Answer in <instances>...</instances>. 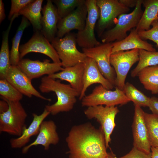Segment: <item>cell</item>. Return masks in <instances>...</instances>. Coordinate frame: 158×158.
I'll return each instance as SVG.
<instances>
[{
	"label": "cell",
	"mask_w": 158,
	"mask_h": 158,
	"mask_svg": "<svg viewBox=\"0 0 158 158\" xmlns=\"http://www.w3.org/2000/svg\"><path fill=\"white\" fill-rule=\"evenodd\" d=\"M66 141L69 158H107L108 152L101 128L90 123L73 126Z\"/></svg>",
	"instance_id": "cell-1"
},
{
	"label": "cell",
	"mask_w": 158,
	"mask_h": 158,
	"mask_svg": "<svg viewBox=\"0 0 158 158\" xmlns=\"http://www.w3.org/2000/svg\"><path fill=\"white\" fill-rule=\"evenodd\" d=\"M39 89L43 93L53 92L55 93L56 102L51 105H46L45 108L53 115L72 110L76 102L77 97L80 95L79 93L70 84L62 83L48 76L42 78Z\"/></svg>",
	"instance_id": "cell-2"
},
{
	"label": "cell",
	"mask_w": 158,
	"mask_h": 158,
	"mask_svg": "<svg viewBox=\"0 0 158 158\" xmlns=\"http://www.w3.org/2000/svg\"><path fill=\"white\" fill-rule=\"evenodd\" d=\"M8 104L6 111L0 114V132L20 136L26 126V112L20 102H11L3 98Z\"/></svg>",
	"instance_id": "cell-3"
},
{
	"label": "cell",
	"mask_w": 158,
	"mask_h": 158,
	"mask_svg": "<svg viewBox=\"0 0 158 158\" xmlns=\"http://www.w3.org/2000/svg\"><path fill=\"white\" fill-rule=\"evenodd\" d=\"M142 2V0H137L135 8L131 12L118 16L115 27L104 32L100 37L103 43L121 40L127 36L128 31L136 27L143 12L141 8Z\"/></svg>",
	"instance_id": "cell-4"
},
{
	"label": "cell",
	"mask_w": 158,
	"mask_h": 158,
	"mask_svg": "<svg viewBox=\"0 0 158 158\" xmlns=\"http://www.w3.org/2000/svg\"><path fill=\"white\" fill-rule=\"evenodd\" d=\"M51 43L56 50L63 68L83 63L87 57L77 49L76 34L70 32L61 38L56 37Z\"/></svg>",
	"instance_id": "cell-5"
},
{
	"label": "cell",
	"mask_w": 158,
	"mask_h": 158,
	"mask_svg": "<svg viewBox=\"0 0 158 158\" xmlns=\"http://www.w3.org/2000/svg\"><path fill=\"white\" fill-rule=\"evenodd\" d=\"M130 100L123 90L117 87L114 90H108L101 85L97 86L92 92L81 100V105L90 107L99 105L108 106L125 104Z\"/></svg>",
	"instance_id": "cell-6"
},
{
	"label": "cell",
	"mask_w": 158,
	"mask_h": 158,
	"mask_svg": "<svg viewBox=\"0 0 158 158\" xmlns=\"http://www.w3.org/2000/svg\"><path fill=\"white\" fill-rule=\"evenodd\" d=\"M119 111L115 106L102 105L88 107L84 111V114L88 118H95L100 124V128L104 135L107 148L109 147L111 140L110 136L116 126V116Z\"/></svg>",
	"instance_id": "cell-7"
},
{
	"label": "cell",
	"mask_w": 158,
	"mask_h": 158,
	"mask_svg": "<svg viewBox=\"0 0 158 158\" xmlns=\"http://www.w3.org/2000/svg\"><path fill=\"white\" fill-rule=\"evenodd\" d=\"M87 15L85 26L76 34L77 44L82 48H90L101 44L97 40L95 34L96 22L99 18V10L96 0H86Z\"/></svg>",
	"instance_id": "cell-8"
},
{
	"label": "cell",
	"mask_w": 158,
	"mask_h": 158,
	"mask_svg": "<svg viewBox=\"0 0 158 158\" xmlns=\"http://www.w3.org/2000/svg\"><path fill=\"white\" fill-rule=\"evenodd\" d=\"M112 43H103L90 48H82L87 57L94 59L103 76L114 86L116 74L110 63Z\"/></svg>",
	"instance_id": "cell-9"
},
{
	"label": "cell",
	"mask_w": 158,
	"mask_h": 158,
	"mask_svg": "<svg viewBox=\"0 0 158 158\" xmlns=\"http://www.w3.org/2000/svg\"><path fill=\"white\" fill-rule=\"evenodd\" d=\"M139 50L135 49L119 51L111 54L110 63L116 74L115 87L123 90L129 70L139 60Z\"/></svg>",
	"instance_id": "cell-10"
},
{
	"label": "cell",
	"mask_w": 158,
	"mask_h": 158,
	"mask_svg": "<svg viewBox=\"0 0 158 158\" xmlns=\"http://www.w3.org/2000/svg\"><path fill=\"white\" fill-rule=\"evenodd\" d=\"M96 4L99 10L97 30L100 37L116 17L130 10L118 0H96Z\"/></svg>",
	"instance_id": "cell-11"
},
{
	"label": "cell",
	"mask_w": 158,
	"mask_h": 158,
	"mask_svg": "<svg viewBox=\"0 0 158 158\" xmlns=\"http://www.w3.org/2000/svg\"><path fill=\"white\" fill-rule=\"evenodd\" d=\"M32 52L44 54L51 58L54 63H61L56 50L40 31H35L27 42L20 46V59L27 54Z\"/></svg>",
	"instance_id": "cell-12"
},
{
	"label": "cell",
	"mask_w": 158,
	"mask_h": 158,
	"mask_svg": "<svg viewBox=\"0 0 158 158\" xmlns=\"http://www.w3.org/2000/svg\"><path fill=\"white\" fill-rule=\"evenodd\" d=\"M31 80L46 74L48 75L63 70L61 63H51L45 59L43 61L22 59L17 66Z\"/></svg>",
	"instance_id": "cell-13"
},
{
	"label": "cell",
	"mask_w": 158,
	"mask_h": 158,
	"mask_svg": "<svg viewBox=\"0 0 158 158\" xmlns=\"http://www.w3.org/2000/svg\"><path fill=\"white\" fill-rule=\"evenodd\" d=\"M134 106V114L132 125L133 147L150 153L151 152V146L145 120V112L140 107Z\"/></svg>",
	"instance_id": "cell-14"
},
{
	"label": "cell",
	"mask_w": 158,
	"mask_h": 158,
	"mask_svg": "<svg viewBox=\"0 0 158 158\" xmlns=\"http://www.w3.org/2000/svg\"><path fill=\"white\" fill-rule=\"evenodd\" d=\"M85 2L66 16L60 19L57 24L56 37L61 38L73 30H77L78 31L83 30L87 13Z\"/></svg>",
	"instance_id": "cell-15"
},
{
	"label": "cell",
	"mask_w": 158,
	"mask_h": 158,
	"mask_svg": "<svg viewBox=\"0 0 158 158\" xmlns=\"http://www.w3.org/2000/svg\"><path fill=\"white\" fill-rule=\"evenodd\" d=\"M5 79L23 95L31 98L32 96L43 100L50 101L38 92L33 86L31 80L18 66H11Z\"/></svg>",
	"instance_id": "cell-16"
},
{
	"label": "cell",
	"mask_w": 158,
	"mask_h": 158,
	"mask_svg": "<svg viewBox=\"0 0 158 158\" xmlns=\"http://www.w3.org/2000/svg\"><path fill=\"white\" fill-rule=\"evenodd\" d=\"M83 63V88L79 97L80 100L85 96L87 88L92 84L99 83L108 90L113 89L114 86L102 75L94 59L87 57Z\"/></svg>",
	"instance_id": "cell-17"
},
{
	"label": "cell",
	"mask_w": 158,
	"mask_h": 158,
	"mask_svg": "<svg viewBox=\"0 0 158 158\" xmlns=\"http://www.w3.org/2000/svg\"><path fill=\"white\" fill-rule=\"evenodd\" d=\"M59 140L55 122L52 120L43 121L40 125L36 139L33 142L23 147L22 153L25 154L32 146L38 145H42L45 150H48L50 145H56Z\"/></svg>",
	"instance_id": "cell-18"
},
{
	"label": "cell",
	"mask_w": 158,
	"mask_h": 158,
	"mask_svg": "<svg viewBox=\"0 0 158 158\" xmlns=\"http://www.w3.org/2000/svg\"><path fill=\"white\" fill-rule=\"evenodd\" d=\"M48 0L42 9V33L50 42L56 36L57 24L60 19L56 6Z\"/></svg>",
	"instance_id": "cell-19"
},
{
	"label": "cell",
	"mask_w": 158,
	"mask_h": 158,
	"mask_svg": "<svg viewBox=\"0 0 158 158\" xmlns=\"http://www.w3.org/2000/svg\"><path fill=\"white\" fill-rule=\"evenodd\" d=\"M111 54L125 50L135 49H142L150 51H155L152 45L142 40L136 28L131 30L129 34L123 39L112 43Z\"/></svg>",
	"instance_id": "cell-20"
},
{
	"label": "cell",
	"mask_w": 158,
	"mask_h": 158,
	"mask_svg": "<svg viewBox=\"0 0 158 158\" xmlns=\"http://www.w3.org/2000/svg\"><path fill=\"white\" fill-rule=\"evenodd\" d=\"M84 71V64L80 63L64 68L62 71L48 76L54 79H59L68 82L72 87L80 95L83 88Z\"/></svg>",
	"instance_id": "cell-21"
},
{
	"label": "cell",
	"mask_w": 158,
	"mask_h": 158,
	"mask_svg": "<svg viewBox=\"0 0 158 158\" xmlns=\"http://www.w3.org/2000/svg\"><path fill=\"white\" fill-rule=\"evenodd\" d=\"M50 114V112L45 108L40 115L33 113L32 121L29 126L24 129L22 135L17 138L10 140L11 147L13 148H20L26 146L32 137L38 134L41 123Z\"/></svg>",
	"instance_id": "cell-22"
},
{
	"label": "cell",
	"mask_w": 158,
	"mask_h": 158,
	"mask_svg": "<svg viewBox=\"0 0 158 158\" xmlns=\"http://www.w3.org/2000/svg\"><path fill=\"white\" fill-rule=\"evenodd\" d=\"M142 4L145 9L135 28L138 32L150 29L152 22L158 18V0H143Z\"/></svg>",
	"instance_id": "cell-23"
},
{
	"label": "cell",
	"mask_w": 158,
	"mask_h": 158,
	"mask_svg": "<svg viewBox=\"0 0 158 158\" xmlns=\"http://www.w3.org/2000/svg\"><path fill=\"white\" fill-rule=\"evenodd\" d=\"M18 15H15L10 20L7 29L4 32L0 51V78L5 79L7 73L11 66L8 45V36L11 26L14 19Z\"/></svg>",
	"instance_id": "cell-24"
},
{
	"label": "cell",
	"mask_w": 158,
	"mask_h": 158,
	"mask_svg": "<svg viewBox=\"0 0 158 158\" xmlns=\"http://www.w3.org/2000/svg\"><path fill=\"white\" fill-rule=\"evenodd\" d=\"M43 0H34L22 9L19 13L26 18L30 21L35 31H41L42 4Z\"/></svg>",
	"instance_id": "cell-25"
},
{
	"label": "cell",
	"mask_w": 158,
	"mask_h": 158,
	"mask_svg": "<svg viewBox=\"0 0 158 158\" xmlns=\"http://www.w3.org/2000/svg\"><path fill=\"white\" fill-rule=\"evenodd\" d=\"M138 76L145 89L152 94H158V65L143 68Z\"/></svg>",
	"instance_id": "cell-26"
},
{
	"label": "cell",
	"mask_w": 158,
	"mask_h": 158,
	"mask_svg": "<svg viewBox=\"0 0 158 158\" xmlns=\"http://www.w3.org/2000/svg\"><path fill=\"white\" fill-rule=\"evenodd\" d=\"M30 22L23 16L21 23L12 40V45L10 52V62L12 66H17L20 60L19 48L20 43L25 29L29 26Z\"/></svg>",
	"instance_id": "cell-27"
},
{
	"label": "cell",
	"mask_w": 158,
	"mask_h": 158,
	"mask_svg": "<svg viewBox=\"0 0 158 158\" xmlns=\"http://www.w3.org/2000/svg\"><path fill=\"white\" fill-rule=\"evenodd\" d=\"M139 55L138 63L131 73L132 77L138 76L140 71L143 68L158 64V51H150L140 49L139 50Z\"/></svg>",
	"instance_id": "cell-28"
},
{
	"label": "cell",
	"mask_w": 158,
	"mask_h": 158,
	"mask_svg": "<svg viewBox=\"0 0 158 158\" xmlns=\"http://www.w3.org/2000/svg\"><path fill=\"white\" fill-rule=\"evenodd\" d=\"M123 90L126 96L134 103V105L141 107H149L150 98L138 89L132 84L127 82Z\"/></svg>",
	"instance_id": "cell-29"
},
{
	"label": "cell",
	"mask_w": 158,
	"mask_h": 158,
	"mask_svg": "<svg viewBox=\"0 0 158 158\" xmlns=\"http://www.w3.org/2000/svg\"><path fill=\"white\" fill-rule=\"evenodd\" d=\"M144 117L151 147H158V115L145 112Z\"/></svg>",
	"instance_id": "cell-30"
},
{
	"label": "cell",
	"mask_w": 158,
	"mask_h": 158,
	"mask_svg": "<svg viewBox=\"0 0 158 158\" xmlns=\"http://www.w3.org/2000/svg\"><path fill=\"white\" fill-rule=\"evenodd\" d=\"M60 19L71 13L79 6L85 3V0H54Z\"/></svg>",
	"instance_id": "cell-31"
},
{
	"label": "cell",
	"mask_w": 158,
	"mask_h": 158,
	"mask_svg": "<svg viewBox=\"0 0 158 158\" xmlns=\"http://www.w3.org/2000/svg\"><path fill=\"white\" fill-rule=\"evenodd\" d=\"M0 95L3 98L11 102H20L23 95L6 79H0Z\"/></svg>",
	"instance_id": "cell-32"
},
{
	"label": "cell",
	"mask_w": 158,
	"mask_h": 158,
	"mask_svg": "<svg viewBox=\"0 0 158 158\" xmlns=\"http://www.w3.org/2000/svg\"><path fill=\"white\" fill-rule=\"evenodd\" d=\"M157 19L152 23V28L148 30L138 32L142 39H148L154 42L158 47V21Z\"/></svg>",
	"instance_id": "cell-33"
},
{
	"label": "cell",
	"mask_w": 158,
	"mask_h": 158,
	"mask_svg": "<svg viewBox=\"0 0 158 158\" xmlns=\"http://www.w3.org/2000/svg\"><path fill=\"white\" fill-rule=\"evenodd\" d=\"M33 0H11L10 10L8 16L9 20L13 16L19 14L20 11Z\"/></svg>",
	"instance_id": "cell-34"
},
{
	"label": "cell",
	"mask_w": 158,
	"mask_h": 158,
	"mask_svg": "<svg viewBox=\"0 0 158 158\" xmlns=\"http://www.w3.org/2000/svg\"><path fill=\"white\" fill-rule=\"evenodd\" d=\"M119 158H151V152L147 153L133 147L129 152Z\"/></svg>",
	"instance_id": "cell-35"
},
{
	"label": "cell",
	"mask_w": 158,
	"mask_h": 158,
	"mask_svg": "<svg viewBox=\"0 0 158 158\" xmlns=\"http://www.w3.org/2000/svg\"><path fill=\"white\" fill-rule=\"evenodd\" d=\"M148 107L152 114L158 115V98L155 97L150 98Z\"/></svg>",
	"instance_id": "cell-36"
},
{
	"label": "cell",
	"mask_w": 158,
	"mask_h": 158,
	"mask_svg": "<svg viewBox=\"0 0 158 158\" xmlns=\"http://www.w3.org/2000/svg\"><path fill=\"white\" fill-rule=\"evenodd\" d=\"M119 1L125 6L129 8L135 6L137 0H119Z\"/></svg>",
	"instance_id": "cell-37"
},
{
	"label": "cell",
	"mask_w": 158,
	"mask_h": 158,
	"mask_svg": "<svg viewBox=\"0 0 158 158\" xmlns=\"http://www.w3.org/2000/svg\"><path fill=\"white\" fill-rule=\"evenodd\" d=\"M6 18L5 13L4 4L2 0H0V24Z\"/></svg>",
	"instance_id": "cell-38"
},
{
	"label": "cell",
	"mask_w": 158,
	"mask_h": 158,
	"mask_svg": "<svg viewBox=\"0 0 158 158\" xmlns=\"http://www.w3.org/2000/svg\"><path fill=\"white\" fill-rule=\"evenodd\" d=\"M9 108L8 104L5 100L2 99L0 101V114L7 111Z\"/></svg>",
	"instance_id": "cell-39"
},
{
	"label": "cell",
	"mask_w": 158,
	"mask_h": 158,
	"mask_svg": "<svg viewBox=\"0 0 158 158\" xmlns=\"http://www.w3.org/2000/svg\"><path fill=\"white\" fill-rule=\"evenodd\" d=\"M151 158H158V147H151Z\"/></svg>",
	"instance_id": "cell-40"
},
{
	"label": "cell",
	"mask_w": 158,
	"mask_h": 158,
	"mask_svg": "<svg viewBox=\"0 0 158 158\" xmlns=\"http://www.w3.org/2000/svg\"><path fill=\"white\" fill-rule=\"evenodd\" d=\"M107 158H119L116 157V155L111 151L108 152L107 156Z\"/></svg>",
	"instance_id": "cell-41"
},
{
	"label": "cell",
	"mask_w": 158,
	"mask_h": 158,
	"mask_svg": "<svg viewBox=\"0 0 158 158\" xmlns=\"http://www.w3.org/2000/svg\"><path fill=\"white\" fill-rule=\"evenodd\" d=\"M157 20H158V19H157Z\"/></svg>",
	"instance_id": "cell-42"
},
{
	"label": "cell",
	"mask_w": 158,
	"mask_h": 158,
	"mask_svg": "<svg viewBox=\"0 0 158 158\" xmlns=\"http://www.w3.org/2000/svg\"></svg>",
	"instance_id": "cell-43"
}]
</instances>
